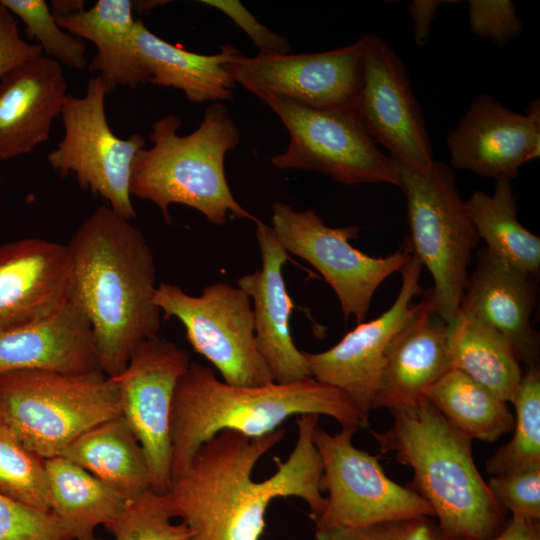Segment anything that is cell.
I'll return each instance as SVG.
<instances>
[{
    "label": "cell",
    "mask_w": 540,
    "mask_h": 540,
    "mask_svg": "<svg viewBox=\"0 0 540 540\" xmlns=\"http://www.w3.org/2000/svg\"><path fill=\"white\" fill-rule=\"evenodd\" d=\"M319 418L299 416L293 450L285 461L274 457L276 471L260 482L252 479L253 469L283 439L284 428L259 437L224 430L202 444L163 494L172 517L190 530V540H260L267 508L279 497L304 500L316 519L326 506L322 460L313 442Z\"/></svg>",
    "instance_id": "6da1fadb"
},
{
    "label": "cell",
    "mask_w": 540,
    "mask_h": 540,
    "mask_svg": "<svg viewBox=\"0 0 540 540\" xmlns=\"http://www.w3.org/2000/svg\"><path fill=\"white\" fill-rule=\"evenodd\" d=\"M67 248L70 300L91 325L100 369L116 377L135 348L161 328L152 248L130 220L107 205L81 223Z\"/></svg>",
    "instance_id": "7a4b0ae2"
},
{
    "label": "cell",
    "mask_w": 540,
    "mask_h": 540,
    "mask_svg": "<svg viewBox=\"0 0 540 540\" xmlns=\"http://www.w3.org/2000/svg\"><path fill=\"white\" fill-rule=\"evenodd\" d=\"M304 414L329 416L342 427L368 425V417L345 393L312 377L294 383L237 386L218 379L211 367L191 362L172 401L171 479L186 470L202 444L224 430L259 437L274 432L288 418Z\"/></svg>",
    "instance_id": "3957f363"
},
{
    "label": "cell",
    "mask_w": 540,
    "mask_h": 540,
    "mask_svg": "<svg viewBox=\"0 0 540 540\" xmlns=\"http://www.w3.org/2000/svg\"><path fill=\"white\" fill-rule=\"evenodd\" d=\"M392 426L372 431L382 453L413 470L412 489L431 506L439 540H485L505 525L506 510L494 498L473 459L472 441L426 398L395 409Z\"/></svg>",
    "instance_id": "277c9868"
},
{
    "label": "cell",
    "mask_w": 540,
    "mask_h": 540,
    "mask_svg": "<svg viewBox=\"0 0 540 540\" xmlns=\"http://www.w3.org/2000/svg\"><path fill=\"white\" fill-rule=\"evenodd\" d=\"M181 125L175 114L152 124L151 148H142L133 160L131 196L154 203L167 223L171 204L191 207L215 225H223L228 214L259 223L234 198L225 176V156L240 142L227 107L221 102L210 105L188 135L178 134Z\"/></svg>",
    "instance_id": "5b68a950"
},
{
    "label": "cell",
    "mask_w": 540,
    "mask_h": 540,
    "mask_svg": "<svg viewBox=\"0 0 540 540\" xmlns=\"http://www.w3.org/2000/svg\"><path fill=\"white\" fill-rule=\"evenodd\" d=\"M121 415L118 385L100 369L0 374V418L43 459L59 456L85 431Z\"/></svg>",
    "instance_id": "8992f818"
},
{
    "label": "cell",
    "mask_w": 540,
    "mask_h": 540,
    "mask_svg": "<svg viewBox=\"0 0 540 540\" xmlns=\"http://www.w3.org/2000/svg\"><path fill=\"white\" fill-rule=\"evenodd\" d=\"M396 167L407 202L408 241L432 277L434 308L449 324L459 313L479 237L450 167L439 161L426 172Z\"/></svg>",
    "instance_id": "52a82bcc"
},
{
    "label": "cell",
    "mask_w": 540,
    "mask_h": 540,
    "mask_svg": "<svg viewBox=\"0 0 540 540\" xmlns=\"http://www.w3.org/2000/svg\"><path fill=\"white\" fill-rule=\"evenodd\" d=\"M110 92L97 75L88 81L84 96H67L61 113L64 136L47 161L60 176L72 175L83 190L101 197L115 213L132 221L136 218L130 193L132 164L146 140L139 133L124 139L112 131L105 112Z\"/></svg>",
    "instance_id": "ba28073f"
},
{
    "label": "cell",
    "mask_w": 540,
    "mask_h": 540,
    "mask_svg": "<svg viewBox=\"0 0 540 540\" xmlns=\"http://www.w3.org/2000/svg\"><path fill=\"white\" fill-rule=\"evenodd\" d=\"M154 299L162 317L182 323L194 351L217 369L224 382L237 386L274 382L257 348L251 299L240 287L216 282L193 296L178 285L160 283Z\"/></svg>",
    "instance_id": "9c48e42d"
},
{
    "label": "cell",
    "mask_w": 540,
    "mask_h": 540,
    "mask_svg": "<svg viewBox=\"0 0 540 540\" xmlns=\"http://www.w3.org/2000/svg\"><path fill=\"white\" fill-rule=\"evenodd\" d=\"M272 226L287 251L311 264L336 294L344 318L362 323L378 287L400 271L412 255L404 246L385 257H372L350 243L359 236L358 226L330 227L312 209L297 211L285 202L272 206Z\"/></svg>",
    "instance_id": "30bf717a"
},
{
    "label": "cell",
    "mask_w": 540,
    "mask_h": 540,
    "mask_svg": "<svg viewBox=\"0 0 540 540\" xmlns=\"http://www.w3.org/2000/svg\"><path fill=\"white\" fill-rule=\"evenodd\" d=\"M358 430L345 426L330 434L319 425L313 442L323 465L322 486L328 492L323 512L314 519L316 531L383 521L431 517L429 503L411 487L390 479L379 459L353 444Z\"/></svg>",
    "instance_id": "8fae6325"
},
{
    "label": "cell",
    "mask_w": 540,
    "mask_h": 540,
    "mask_svg": "<svg viewBox=\"0 0 540 540\" xmlns=\"http://www.w3.org/2000/svg\"><path fill=\"white\" fill-rule=\"evenodd\" d=\"M262 102L290 136L287 149L271 158L275 167L317 172L347 185L381 183L400 188L395 163L354 113L311 109L280 99Z\"/></svg>",
    "instance_id": "7c38bea8"
},
{
    "label": "cell",
    "mask_w": 540,
    "mask_h": 540,
    "mask_svg": "<svg viewBox=\"0 0 540 540\" xmlns=\"http://www.w3.org/2000/svg\"><path fill=\"white\" fill-rule=\"evenodd\" d=\"M365 35L325 52H237L224 68L236 84L261 101L285 100L317 110L354 113L361 84Z\"/></svg>",
    "instance_id": "4fadbf2b"
},
{
    "label": "cell",
    "mask_w": 540,
    "mask_h": 540,
    "mask_svg": "<svg viewBox=\"0 0 540 540\" xmlns=\"http://www.w3.org/2000/svg\"><path fill=\"white\" fill-rule=\"evenodd\" d=\"M354 114L396 166L418 172L431 169L435 161L432 147L405 66L378 35H365Z\"/></svg>",
    "instance_id": "5bb4252c"
},
{
    "label": "cell",
    "mask_w": 540,
    "mask_h": 540,
    "mask_svg": "<svg viewBox=\"0 0 540 540\" xmlns=\"http://www.w3.org/2000/svg\"><path fill=\"white\" fill-rule=\"evenodd\" d=\"M191 364L189 353L159 336L141 342L116 377L122 415L144 451L151 489L171 484L170 413L177 383Z\"/></svg>",
    "instance_id": "9a60e30c"
},
{
    "label": "cell",
    "mask_w": 540,
    "mask_h": 540,
    "mask_svg": "<svg viewBox=\"0 0 540 540\" xmlns=\"http://www.w3.org/2000/svg\"><path fill=\"white\" fill-rule=\"evenodd\" d=\"M423 265L413 254L400 269L401 287L393 304L373 320L362 322L333 347L319 353L305 352L312 378L345 393L369 417L378 389L386 349L412 315Z\"/></svg>",
    "instance_id": "2e32d148"
},
{
    "label": "cell",
    "mask_w": 540,
    "mask_h": 540,
    "mask_svg": "<svg viewBox=\"0 0 540 540\" xmlns=\"http://www.w3.org/2000/svg\"><path fill=\"white\" fill-rule=\"evenodd\" d=\"M447 148L453 168L511 181L540 155L539 99L519 114L490 95L478 96L448 134Z\"/></svg>",
    "instance_id": "e0dca14e"
},
{
    "label": "cell",
    "mask_w": 540,
    "mask_h": 540,
    "mask_svg": "<svg viewBox=\"0 0 540 540\" xmlns=\"http://www.w3.org/2000/svg\"><path fill=\"white\" fill-rule=\"evenodd\" d=\"M70 295L67 245L28 237L0 246V329L44 320Z\"/></svg>",
    "instance_id": "ac0fdd59"
},
{
    "label": "cell",
    "mask_w": 540,
    "mask_h": 540,
    "mask_svg": "<svg viewBox=\"0 0 540 540\" xmlns=\"http://www.w3.org/2000/svg\"><path fill=\"white\" fill-rule=\"evenodd\" d=\"M256 238L261 267L239 278L237 284L251 299L258 351L274 382L294 383L311 378L304 351L296 347L290 331L294 303L282 275L288 253L273 229L262 221L256 224Z\"/></svg>",
    "instance_id": "d6986e66"
},
{
    "label": "cell",
    "mask_w": 540,
    "mask_h": 540,
    "mask_svg": "<svg viewBox=\"0 0 540 540\" xmlns=\"http://www.w3.org/2000/svg\"><path fill=\"white\" fill-rule=\"evenodd\" d=\"M451 369L448 324L429 290L389 343L371 409L411 405Z\"/></svg>",
    "instance_id": "ffe728a7"
},
{
    "label": "cell",
    "mask_w": 540,
    "mask_h": 540,
    "mask_svg": "<svg viewBox=\"0 0 540 540\" xmlns=\"http://www.w3.org/2000/svg\"><path fill=\"white\" fill-rule=\"evenodd\" d=\"M62 65L40 56L0 80V160L33 151L48 141L68 96Z\"/></svg>",
    "instance_id": "44dd1931"
},
{
    "label": "cell",
    "mask_w": 540,
    "mask_h": 540,
    "mask_svg": "<svg viewBox=\"0 0 540 540\" xmlns=\"http://www.w3.org/2000/svg\"><path fill=\"white\" fill-rule=\"evenodd\" d=\"M535 300L534 277L520 272L483 247L468 278L459 311L501 333L520 362L530 366L537 364L539 355L538 333L531 325Z\"/></svg>",
    "instance_id": "7402d4cb"
},
{
    "label": "cell",
    "mask_w": 540,
    "mask_h": 540,
    "mask_svg": "<svg viewBox=\"0 0 540 540\" xmlns=\"http://www.w3.org/2000/svg\"><path fill=\"white\" fill-rule=\"evenodd\" d=\"M96 369L100 365L91 325L72 300L44 320L0 329V374L19 370L78 373Z\"/></svg>",
    "instance_id": "603a6c76"
},
{
    "label": "cell",
    "mask_w": 540,
    "mask_h": 540,
    "mask_svg": "<svg viewBox=\"0 0 540 540\" xmlns=\"http://www.w3.org/2000/svg\"><path fill=\"white\" fill-rule=\"evenodd\" d=\"M135 44L148 84L181 90L193 103L233 99L236 83L224 68L240 51L232 44L222 45L217 54H198L161 39L140 20Z\"/></svg>",
    "instance_id": "cb8c5ba5"
},
{
    "label": "cell",
    "mask_w": 540,
    "mask_h": 540,
    "mask_svg": "<svg viewBox=\"0 0 540 540\" xmlns=\"http://www.w3.org/2000/svg\"><path fill=\"white\" fill-rule=\"evenodd\" d=\"M133 13L130 0H98L89 9L56 18L62 29L96 46L87 68L98 73L111 91L117 86L148 84L136 49Z\"/></svg>",
    "instance_id": "d4e9b609"
},
{
    "label": "cell",
    "mask_w": 540,
    "mask_h": 540,
    "mask_svg": "<svg viewBox=\"0 0 540 540\" xmlns=\"http://www.w3.org/2000/svg\"><path fill=\"white\" fill-rule=\"evenodd\" d=\"M59 456L82 467L127 500L151 489L144 451L123 415L85 431Z\"/></svg>",
    "instance_id": "484cf974"
},
{
    "label": "cell",
    "mask_w": 540,
    "mask_h": 540,
    "mask_svg": "<svg viewBox=\"0 0 540 540\" xmlns=\"http://www.w3.org/2000/svg\"><path fill=\"white\" fill-rule=\"evenodd\" d=\"M451 369H457L511 403L523 377L510 342L483 321L458 313L448 324Z\"/></svg>",
    "instance_id": "4316f807"
},
{
    "label": "cell",
    "mask_w": 540,
    "mask_h": 540,
    "mask_svg": "<svg viewBox=\"0 0 540 540\" xmlns=\"http://www.w3.org/2000/svg\"><path fill=\"white\" fill-rule=\"evenodd\" d=\"M51 512L72 540L94 533V529L118 517L127 500L72 461L55 456L45 459Z\"/></svg>",
    "instance_id": "83f0119b"
},
{
    "label": "cell",
    "mask_w": 540,
    "mask_h": 540,
    "mask_svg": "<svg viewBox=\"0 0 540 540\" xmlns=\"http://www.w3.org/2000/svg\"><path fill=\"white\" fill-rule=\"evenodd\" d=\"M464 205L479 239L493 256L526 275L539 274L540 238L518 220L511 181H496L490 195L475 191Z\"/></svg>",
    "instance_id": "f1b7e54d"
},
{
    "label": "cell",
    "mask_w": 540,
    "mask_h": 540,
    "mask_svg": "<svg viewBox=\"0 0 540 540\" xmlns=\"http://www.w3.org/2000/svg\"><path fill=\"white\" fill-rule=\"evenodd\" d=\"M424 397L471 441L495 442L514 425L507 402L457 369L446 372Z\"/></svg>",
    "instance_id": "f546056e"
},
{
    "label": "cell",
    "mask_w": 540,
    "mask_h": 540,
    "mask_svg": "<svg viewBox=\"0 0 540 540\" xmlns=\"http://www.w3.org/2000/svg\"><path fill=\"white\" fill-rule=\"evenodd\" d=\"M511 403L515 409L513 436L486 462L490 476L540 464V370L528 366Z\"/></svg>",
    "instance_id": "4dcf8cb0"
},
{
    "label": "cell",
    "mask_w": 540,
    "mask_h": 540,
    "mask_svg": "<svg viewBox=\"0 0 540 540\" xmlns=\"http://www.w3.org/2000/svg\"><path fill=\"white\" fill-rule=\"evenodd\" d=\"M0 494L50 512L45 459L23 445L0 418Z\"/></svg>",
    "instance_id": "1f68e13d"
},
{
    "label": "cell",
    "mask_w": 540,
    "mask_h": 540,
    "mask_svg": "<svg viewBox=\"0 0 540 540\" xmlns=\"http://www.w3.org/2000/svg\"><path fill=\"white\" fill-rule=\"evenodd\" d=\"M0 2L24 23L27 35L36 39L46 57L72 69L87 68L85 41L60 27L45 0H0Z\"/></svg>",
    "instance_id": "d6a6232c"
},
{
    "label": "cell",
    "mask_w": 540,
    "mask_h": 540,
    "mask_svg": "<svg viewBox=\"0 0 540 540\" xmlns=\"http://www.w3.org/2000/svg\"><path fill=\"white\" fill-rule=\"evenodd\" d=\"M163 494L152 489L127 502L104 527L115 540H190V530L174 523Z\"/></svg>",
    "instance_id": "836d02e7"
},
{
    "label": "cell",
    "mask_w": 540,
    "mask_h": 540,
    "mask_svg": "<svg viewBox=\"0 0 540 540\" xmlns=\"http://www.w3.org/2000/svg\"><path fill=\"white\" fill-rule=\"evenodd\" d=\"M0 540H72L57 517L0 494Z\"/></svg>",
    "instance_id": "e575fe53"
},
{
    "label": "cell",
    "mask_w": 540,
    "mask_h": 540,
    "mask_svg": "<svg viewBox=\"0 0 540 540\" xmlns=\"http://www.w3.org/2000/svg\"><path fill=\"white\" fill-rule=\"evenodd\" d=\"M314 540H439V533L434 518L415 517L320 530Z\"/></svg>",
    "instance_id": "d590c367"
},
{
    "label": "cell",
    "mask_w": 540,
    "mask_h": 540,
    "mask_svg": "<svg viewBox=\"0 0 540 540\" xmlns=\"http://www.w3.org/2000/svg\"><path fill=\"white\" fill-rule=\"evenodd\" d=\"M487 485L506 511L540 521V464L491 476Z\"/></svg>",
    "instance_id": "8d00e7d4"
},
{
    "label": "cell",
    "mask_w": 540,
    "mask_h": 540,
    "mask_svg": "<svg viewBox=\"0 0 540 540\" xmlns=\"http://www.w3.org/2000/svg\"><path fill=\"white\" fill-rule=\"evenodd\" d=\"M469 24L473 33L488 38L497 45H504L518 37L522 23L509 0H470Z\"/></svg>",
    "instance_id": "74e56055"
},
{
    "label": "cell",
    "mask_w": 540,
    "mask_h": 540,
    "mask_svg": "<svg viewBox=\"0 0 540 540\" xmlns=\"http://www.w3.org/2000/svg\"><path fill=\"white\" fill-rule=\"evenodd\" d=\"M201 3L215 8L229 17L240 27L259 49V52L289 54L288 39L262 25L254 15L238 0H201Z\"/></svg>",
    "instance_id": "f35d334b"
},
{
    "label": "cell",
    "mask_w": 540,
    "mask_h": 540,
    "mask_svg": "<svg viewBox=\"0 0 540 540\" xmlns=\"http://www.w3.org/2000/svg\"><path fill=\"white\" fill-rule=\"evenodd\" d=\"M43 55L20 35L13 14L0 2V80L19 65Z\"/></svg>",
    "instance_id": "ab89813d"
},
{
    "label": "cell",
    "mask_w": 540,
    "mask_h": 540,
    "mask_svg": "<svg viewBox=\"0 0 540 540\" xmlns=\"http://www.w3.org/2000/svg\"><path fill=\"white\" fill-rule=\"evenodd\" d=\"M441 3L443 1L414 0L409 4L408 12L413 21V33L417 45L426 44L430 25Z\"/></svg>",
    "instance_id": "60d3db41"
},
{
    "label": "cell",
    "mask_w": 540,
    "mask_h": 540,
    "mask_svg": "<svg viewBox=\"0 0 540 540\" xmlns=\"http://www.w3.org/2000/svg\"><path fill=\"white\" fill-rule=\"evenodd\" d=\"M540 521L512 515L504 527L485 540H540Z\"/></svg>",
    "instance_id": "b9f144b4"
},
{
    "label": "cell",
    "mask_w": 540,
    "mask_h": 540,
    "mask_svg": "<svg viewBox=\"0 0 540 540\" xmlns=\"http://www.w3.org/2000/svg\"><path fill=\"white\" fill-rule=\"evenodd\" d=\"M49 8L56 18L66 17L85 10L83 0H52Z\"/></svg>",
    "instance_id": "7bdbcfd3"
},
{
    "label": "cell",
    "mask_w": 540,
    "mask_h": 540,
    "mask_svg": "<svg viewBox=\"0 0 540 540\" xmlns=\"http://www.w3.org/2000/svg\"><path fill=\"white\" fill-rule=\"evenodd\" d=\"M165 3H167V1H132V6L134 11L144 13Z\"/></svg>",
    "instance_id": "ee69618b"
},
{
    "label": "cell",
    "mask_w": 540,
    "mask_h": 540,
    "mask_svg": "<svg viewBox=\"0 0 540 540\" xmlns=\"http://www.w3.org/2000/svg\"><path fill=\"white\" fill-rule=\"evenodd\" d=\"M77 540H104V539L97 538L95 537L94 533H91Z\"/></svg>",
    "instance_id": "f6af8a7d"
}]
</instances>
